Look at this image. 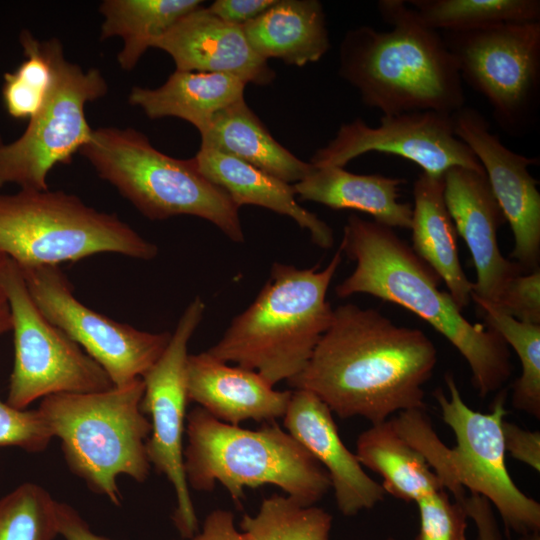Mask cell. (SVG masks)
I'll use <instances>...</instances> for the list:
<instances>
[{
    "label": "cell",
    "instance_id": "cell-1",
    "mask_svg": "<svg viewBox=\"0 0 540 540\" xmlns=\"http://www.w3.org/2000/svg\"><path fill=\"white\" fill-rule=\"evenodd\" d=\"M436 363L437 349L422 330L349 303L333 309L307 365L288 383L315 394L340 418L378 424L425 409L423 386Z\"/></svg>",
    "mask_w": 540,
    "mask_h": 540
},
{
    "label": "cell",
    "instance_id": "cell-2",
    "mask_svg": "<svg viewBox=\"0 0 540 540\" xmlns=\"http://www.w3.org/2000/svg\"><path fill=\"white\" fill-rule=\"evenodd\" d=\"M339 250L356 265L336 286L338 297L369 294L415 313L467 361L480 397L503 389L512 373L506 342L487 325L465 318L452 296L440 290V277L393 228L351 214Z\"/></svg>",
    "mask_w": 540,
    "mask_h": 540
},
{
    "label": "cell",
    "instance_id": "cell-3",
    "mask_svg": "<svg viewBox=\"0 0 540 540\" xmlns=\"http://www.w3.org/2000/svg\"><path fill=\"white\" fill-rule=\"evenodd\" d=\"M377 8L390 31L352 28L339 49V75L361 101L382 115L415 111L453 114L465 106L458 67L441 34L403 0H380Z\"/></svg>",
    "mask_w": 540,
    "mask_h": 540
},
{
    "label": "cell",
    "instance_id": "cell-4",
    "mask_svg": "<svg viewBox=\"0 0 540 540\" xmlns=\"http://www.w3.org/2000/svg\"><path fill=\"white\" fill-rule=\"evenodd\" d=\"M341 261L338 249L323 269L274 263L255 300L206 352L256 371L272 386L298 375L331 323L326 296Z\"/></svg>",
    "mask_w": 540,
    "mask_h": 540
},
{
    "label": "cell",
    "instance_id": "cell-5",
    "mask_svg": "<svg viewBox=\"0 0 540 540\" xmlns=\"http://www.w3.org/2000/svg\"><path fill=\"white\" fill-rule=\"evenodd\" d=\"M183 451L189 487L211 491L222 484L237 506L245 488L272 484L304 506H313L331 489L316 459L276 423L245 429L224 423L201 407L187 414Z\"/></svg>",
    "mask_w": 540,
    "mask_h": 540
},
{
    "label": "cell",
    "instance_id": "cell-6",
    "mask_svg": "<svg viewBox=\"0 0 540 540\" xmlns=\"http://www.w3.org/2000/svg\"><path fill=\"white\" fill-rule=\"evenodd\" d=\"M143 393L140 377L102 392L50 395L37 409L59 438L71 472L114 505L122 502L120 475L142 483L150 473L151 423L141 410Z\"/></svg>",
    "mask_w": 540,
    "mask_h": 540
},
{
    "label": "cell",
    "instance_id": "cell-7",
    "mask_svg": "<svg viewBox=\"0 0 540 540\" xmlns=\"http://www.w3.org/2000/svg\"><path fill=\"white\" fill-rule=\"evenodd\" d=\"M79 152L148 219L191 215L211 222L230 240L244 242L239 207L200 173L194 158H173L143 133L116 127L93 129Z\"/></svg>",
    "mask_w": 540,
    "mask_h": 540
},
{
    "label": "cell",
    "instance_id": "cell-8",
    "mask_svg": "<svg viewBox=\"0 0 540 540\" xmlns=\"http://www.w3.org/2000/svg\"><path fill=\"white\" fill-rule=\"evenodd\" d=\"M158 251L116 214L76 195L49 189L0 194V255L19 267L58 266L101 253L148 261Z\"/></svg>",
    "mask_w": 540,
    "mask_h": 540
},
{
    "label": "cell",
    "instance_id": "cell-9",
    "mask_svg": "<svg viewBox=\"0 0 540 540\" xmlns=\"http://www.w3.org/2000/svg\"><path fill=\"white\" fill-rule=\"evenodd\" d=\"M444 378L448 396L437 388L434 397L455 436V445L444 446L433 472L454 500L462 502L466 489L487 499L508 531L520 536L539 532L540 504L519 489L506 466L502 422L507 390L498 391L491 412L481 413L463 401L452 374L446 373Z\"/></svg>",
    "mask_w": 540,
    "mask_h": 540
},
{
    "label": "cell",
    "instance_id": "cell-10",
    "mask_svg": "<svg viewBox=\"0 0 540 540\" xmlns=\"http://www.w3.org/2000/svg\"><path fill=\"white\" fill-rule=\"evenodd\" d=\"M465 82L489 103L497 125L524 136L540 108V21L442 31Z\"/></svg>",
    "mask_w": 540,
    "mask_h": 540
},
{
    "label": "cell",
    "instance_id": "cell-11",
    "mask_svg": "<svg viewBox=\"0 0 540 540\" xmlns=\"http://www.w3.org/2000/svg\"><path fill=\"white\" fill-rule=\"evenodd\" d=\"M42 46L53 69V82L44 105L23 134L12 142L0 138V188L15 184L20 189L48 190L51 169L70 164L91 137L86 104L108 92L100 70L84 71L68 61L59 40L43 41Z\"/></svg>",
    "mask_w": 540,
    "mask_h": 540
},
{
    "label": "cell",
    "instance_id": "cell-12",
    "mask_svg": "<svg viewBox=\"0 0 540 540\" xmlns=\"http://www.w3.org/2000/svg\"><path fill=\"white\" fill-rule=\"evenodd\" d=\"M1 279L15 350L8 405L25 410L33 401L50 395L94 393L114 387L104 369L39 311L19 266L8 257Z\"/></svg>",
    "mask_w": 540,
    "mask_h": 540
},
{
    "label": "cell",
    "instance_id": "cell-13",
    "mask_svg": "<svg viewBox=\"0 0 540 540\" xmlns=\"http://www.w3.org/2000/svg\"><path fill=\"white\" fill-rule=\"evenodd\" d=\"M39 311L95 360L114 387L142 377L167 347L168 331H142L82 304L58 266L19 267Z\"/></svg>",
    "mask_w": 540,
    "mask_h": 540
},
{
    "label": "cell",
    "instance_id": "cell-14",
    "mask_svg": "<svg viewBox=\"0 0 540 540\" xmlns=\"http://www.w3.org/2000/svg\"><path fill=\"white\" fill-rule=\"evenodd\" d=\"M205 312V303L196 296L182 313L167 347L141 377L144 393L141 410L150 416L151 432L146 441L150 465L171 483L177 500L173 522L188 539L198 531V520L187 483L183 434L188 400L186 363L188 343Z\"/></svg>",
    "mask_w": 540,
    "mask_h": 540
},
{
    "label": "cell",
    "instance_id": "cell-15",
    "mask_svg": "<svg viewBox=\"0 0 540 540\" xmlns=\"http://www.w3.org/2000/svg\"><path fill=\"white\" fill-rule=\"evenodd\" d=\"M368 152L405 158L435 178H442L455 166L484 171L471 149L455 135L452 114L431 110L382 115L376 127L361 118L344 123L326 146L316 150L310 163L315 168L344 167Z\"/></svg>",
    "mask_w": 540,
    "mask_h": 540
},
{
    "label": "cell",
    "instance_id": "cell-16",
    "mask_svg": "<svg viewBox=\"0 0 540 540\" xmlns=\"http://www.w3.org/2000/svg\"><path fill=\"white\" fill-rule=\"evenodd\" d=\"M452 121L455 135L480 162L506 222L511 227L514 237L511 257L524 273L538 269L540 193L538 181L528 169L538 163V159L507 148L499 136L491 131L483 114L473 107L463 106L452 114Z\"/></svg>",
    "mask_w": 540,
    "mask_h": 540
},
{
    "label": "cell",
    "instance_id": "cell-17",
    "mask_svg": "<svg viewBox=\"0 0 540 540\" xmlns=\"http://www.w3.org/2000/svg\"><path fill=\"white\" fill-rule=\"evenodd\" d=\"M443 182L447 210L476 269L471 300L496 305L507 284L524 274L499 249L498 230L506 222L504 214L484 171L455 166L445 172Z\"/></svg>",
    "mask_w": 540,
    "mask_h": 540
},
{
    "label": "cell",
    "instance_id": "cell-18",
    "mask_svg": "<svg viewBox=\"0 0 540 540\" xmlns=\"http://www.w3.org/2000/svg\"><path fill=\"white\" fill-rule=\"evenodd\" d=\"M283 418L287 432L329 475L343 515H356L383 500L386 493L382 485L364 471L356 455L344 445L332 411L315 394L294 389Z\"/></svg>",
    "mask_w": 540,
    "mask_h": 540
},
{
    "label": "cell",
    "instance_id": "cell-19",
    "mask_svg": "<svg viewBox=\"0 0 540 540\" xmlns=\"http://www.w3.org/2000/svg\"><path fill=\"white\" fill-rule=\"evenodd\" d=\"M152 48L168 53L176 70L225 73L261 86L276 77L251 48L242 26L219 19L202 5L179 19Z\"/></svg>",
    "mask_w": 540,
    "mask_h": 540
},
{
    "label": "cell",
    "instance_id": "cell-20",
    "mask_svg": "<svg viewBox=\"0 0 540 540\" xmlns=\"http://www.w3.org/2000/svg\"><path fill=\"white\" fill-rule=\"evenodd\" d=\"M186 386L189 401L234 426L245 420L274 422L284 416L292 394L274 389L256 371L228 366L206 351L188 355Z\"/></svg>",
    "mask_w": 540,
    "mask_h": 540
},
{
    "label": "cell",
    "instance_id": "cell-21",
    "mask_svg": "<svg viewBox=\"0 0 540 540\" xmlns=\"http://www.w3.org/2000/svg\"><path fill=\"white\" fill-rule=\"evenodd\" d=\"M194 161L200 173L222 188L237 207L255 205L292 218L320 248L333 246L332 229L296 200L293 185L222 152L200 147Z\"/></svg>",
    "mask_w": 540,
    "mask_h": 540
},
{
    "label": "cell",
    "instance_id": "cell-22",
    "mask_svg": "<svg viewBox=\"0 0 540 540\" xmlns=\"http://www.w3.org/2000/svg\"><path fill=\"white\" fill-rule=\"evenodd\" d=\"M404 178L379 174H354L344 167L315 168L293 184L296 197L332 209H352L371 215L374 221L390 228L409 229L412 205L398 201Z\"/></svg>",
    "mask_w": 540,
    "mask_h": 540
},
{
    "label": "cell",
    "instance_id": "cell-23",
    "mask_svg": "<svg viewBox=\"0 0 540 540\" xmlns=\"http://www.w3.org/2000/svg\"><path fill=\"white\" fill-rule=\"evenodd\" d=\"M442 178L421 173L413 185L412 249L445 282L463 310L471 301V282L460 263L457 231L444 200Z\"/></svg>",
    "mask_w": 540,
    "mask_h": 540
},
{
    "label": "cell",
    "instance_id": "cell-24",
    "mask_svg": "<svg viewBox=\"0 0 540 540\" xmlns=\"http://www.w3.org/2000/svg\"><path fill=\"white\" fill-rule=\"evenodd\" d=\"M251 48L262 58L304 66L330 49L323 5L318 0H276L242 26Z\"/></svg>",
    "mask_w": 540,
    "mask_h": 540
},
{
    "label": "cell",
    "instance_id": "cell-25",
    "mask_svg": "<svg viewBox=\"0 0 540 540\" xmlns=\"http://www.w3.org/2000/svg\"><path fill=\"white\" fill-rule=\"evenodd\" d=\"M245 84L225 73L175 70L156 89L133 87L128 100L151 119L177 117L200 133L222 109L244 99Z\"/></svg>",
    "mask_w": 540,
    "mask_h": 540
},
{
    "label": "cell",
    "instance_id": "cell-26",
    "mask_svg": "<svg viewBox=\"0 0 540 540\" xmlns=\"http://www.w3.org/2000/svg\"><path fill=\"white\" fill-rule=\"evenodd\" d=\"M201 147L238 158L288 184L297 183L315 167L276 141L241 99L219 111L201 134Z\"/></svg>",
    "mask_w": 540,
    "mask_h": 540
},
{
    "label": "cell",
    "instance_id": "cell-27",
    "mask_svg": "<svg viewBox=\"0 0 540 540\" xmlns=\"http://www.w3.org/2000/svg\"><path fill=\"white\" fill-rule=\"evenodd\" d=\"M362 466L380 475L385 493L406 502L444 489L425 457L394 426L391 419L372 424L356 443Z\"/></svg>",
    "mask_w": 540,
    "mask_h": 540
},
{
    "label": "cell",
    "instance_id": "cell-28",
    "mask_svg": "<svg viewBox=\"0 0 540 540\" xmlns=\"http://www.w3.org/2000/svg\"><path fill=\"white\" fill-rule=\"evenodd\" d=\"M202 3L200 0H105L99 9L103 16L100 39H122L117 61L123 70L130 71L159 37Z\"/></svg>",
    "mask_w": 540,
    "mask_h": 540
},
{
    "label": "cell",
    "instance_id": "cell-29",
    "mask_svg": "<svg viewBox=\"0 0 540 540\" xmlns=\"http://www.w3.org/2000/svg\"><path fill=\"white\" fill-rule=\"evenodd\" d=\"M417 17L434 30H468L499 23L540 21L539 0H409Z\"/></svg>",
    "mask_w": 540,
    "mask_h": 540
},
{
    "label": "cell",
    "instance_id": "cell-30",
    "mask_svg": "<svg viewBox=\"0 0 540 540\" xmlns=\"http://www.w3.org/2000/svg\"><path fill=\"white\" fill-rule=\"evenodd\" d=\"M486 325L512 346L522 372L513 384L512 404L517 410L540 418V325L519 321L494 305L475 300Z\"/></svg>",
    "mask_w": 540,
    "mask_h": 540
},
{
    "label": "cell",
    "instance_id": "cell-31",
    "mask_svg": "<svg viewBox=\"0 0 540 540\" xmlns=\"http://www.w3.org/2000/svg\"><path fill=\"white\" fill-rule=\"evenodd\" d=\"M240 526L248 540H329L332 516L274 494L263 500L255 516L245 514Z\"/></svg>",
    "mask_w": 540,
    "mask_h": 540
},
{
    "label": "cell",
    "instance_id": "cell-32",
    "mask_svg": "<svg viewBox=\"0 0 540 540\" xmlns=\"http://www.w3.org/2000/svg\"><path fill=\"white\" fill-rule=\"evenodd\" d=\"M25 59L14 72L4 74L2 100L15 119L30 120L44 105L53 82V69L42 42L28 30L19 36Z\"/></svg>",
    "mask_w": 540,
    "mask_h": 540
},
{
    "label": "cell",
    "instance_id": "cell-33",
    "mask_svg": "<svg viewBox=\"0 0 540 540\" xmlns=\"http://www.w3.org/2000/svg\"><path fill=\"white\" fill-rule=\"evenodd\" d=\"M57 503L43 487L21 484L0 499V540H53Z\"/></svg>",
    "mask_w": 540,
    "mask_h": 540
},
{
    "label": "cell",
    "instance_id": "cell-34",
    "mask_svg": "<svg viewBox=\"0 0 540 540\" xmlns=\"http://www.w3.org/2000/svg\"><path fill=\"white\" fill-rule=\"evenodd\" d=\"M420 527L414 540H467L468 516L464 505L439 490L417 502Z\"/></svg>",
    "mask_w": 540,
    "mask_h": 540
},
{
    "label": "cell",
    "instance_id": "cell-35",
    "mask_svg": "<svg viewBox=\"0 0 540 540\" xmlns=\"http://www.w3.org/2000/svg\"><path fill=\"white\" fill-rule=\"evenodd\" d=\"M52 438L37 409L19 410L0 400V447L14 446L28 452H41Z\"/></svg>",
    "mask_w": 540,
    "mask_h": 540
},
{
    "label": "cell",
    "instance_id": "cell-36",
    "mask_svg": "<svg viewBox=\"0 0 540 540\" xmlns=\"http://www.w3.org/2000/svg\"><path fill=\"white\" fill-rule=\"evenodd\" d=\"M494 306L519 321L540 325V269L513 278Z\"/></svg>",
    "mask_w": 540,
    "mask_h": 540
},
{
    "label": "cell",
    "instance_id": "cell-37",
    "mask_svg": "<svg viewBox=\"0 0 540 540\" xmlns=\"http://www.w3.org/2000/svg\"><path fill=\"white\" fill-rule=\"evenodd\" d=\"M502 435L505 451L516 460L540 471V432L524 429L503 420Z\"/></svg>",
    "mask_w": 540,
    "mask_h": 540
},
{
    "label": "cell",
    "instance_id": "cell-38",
    "mask_svg": "<svg viewBox=\"0 0 540 540\" xmlns=\"http://www.w3.org/2000/svg\"><path fill=\"white\" fill-rule=\"evenodd\" d=\"M276 0H216L207 7L219 19L243 26L269 9Z\"/></svg>",
    "mask_w": 540,
    "mask_h": 540
},
{
    "label": "cell",
    "instance_id": "cell-39",
    "mask_svg": "<svg viewBox=\"0 0 540 540\" xmlns=\"http://www.w3.org/2000/svg\"><path fill=\"white\" fill-rule=\"evenodd\" d=\"M462 503L468 518H471L476 526L477 540H504L492 505L487 499L470 494Z\"/></svg>",
    "mask_w": 540,
    "mask_h": 540
},
{
    "label": "cell",
    "instance_id": "cell-40",
    "mask_svg": "<svg viewBox=\"0 0 540 540\" xmlns=\"http://www.w3.org/2000/svg\"><path fill=\"white\" fill-rule=\"evenodd\" d=\"M180 540H248L234 526V516L227 510H214L206 517L201 532L188 539Z\"/></svg>",
    "mask_w": 540,
    "mask_h": 540
},
{
    "label": "cell",
    "instance_id": "cell-41",
    "mask_svg": "<svg viewBox=\"0 0 540 540\" xmlns=\"http://www.w3.org/2000/svg\"><path fill=\"white\" fill-rule=\"evenodd\" d=\"M58 533L65 540H110L93 532L72 506L57 503Z\"/></svg>",
    "mask_w": 540,
    "mask_h": 540
},
{
    "label": "cell",
    "instance_id": "cell-42",
    "mask_svg": "<svg viewBox=\"0 0 540 540\" xmlns=\"http://www.w3.org/2000/svg\"><path fill=\"white\" fill-rule=\"evenodd\" d=\"M12 329L10 310L7 305L0 306V335Z\"/></svg>",
    "mask_w": 540,
    "mask_h": 540
},
{
    "label": "cell",
    "instance_id": "cell-43",
    "mask_svg": "<svg viewBox=\"0 0 540 540\" xmlns=\"http://www.w3.org/2000/svg\"><path fill=\"white\" fill-rule=\"evenodd\" d=\"M6 256L0 255V306L7 305V298L4 290V286L2 284L1 274H2V268L5 262Z\"/></svg>",
    "mask_w": 540,
    "mask_h": 540
},
{
    "label": "cell",
    "instance_id": "cell-44",
    "mask_svg": "<svg viewBox=\"0 0 540 540\" xmlns=\"http://www.w3.org/2000/svg\"><path fill=\"white\" fill-rule=\"evenodd\" d=\"M511 540V539H507ZM518 540H540V533L539 532H533L529 534L522 535Z\"/></svg>",
    "mask_w": 540,
    "mask_h": 540
},
{
    "label": "cell",
    "instance_id": "cell-45",
    "mask_svg": "<svg viewBox=\"0 0 540 540\" xmlns=\"http://www.w3.org/2000/svg\"><path fill=\"white\" fill-rule=\"evenodd\" d=\"M386 540H396V539L394 537L390 536V537L386 538Z\"/></svg>",
    "mask_w": 540,
    "mask_h": 540
}]
</instances>
